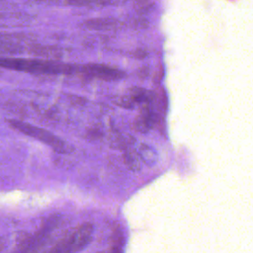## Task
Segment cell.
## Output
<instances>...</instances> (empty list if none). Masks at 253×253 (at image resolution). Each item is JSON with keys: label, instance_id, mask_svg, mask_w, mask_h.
I'll return each mask as SVG.
<instances>
[{"label": "cell", "instance_id": "obj_1", "mask_svg": "<svg viewBox=\"0 0 253 253\" xmlns=\"http://www.w3.org/2000/svg\"><path fill=\"white\" fill-rule=\"evenodd\" d=\"M0 67L33 74L72 75L79 74L80 65L41 58L0 57Z\"/></svg>", "mask_w": 253, "mask_h": 253}, {"label": "cell", "instance_id": "obj_2", "mask_svg": "<svg viewBox=\"0 0 253 253\" xmlns=\"http://www.w3.org/2000/svg\"><path fill=\"white\" fill-rule=\"evenodd\" d=\"M93 225L82 223L66 231L53 245L42 253H77L85 248L92 239Z\"/></svg>", "mask_w": 253, "mask_h": 253}, {"label": "cell", "instance_id": "obj_3", "mask_svg": "<svg viewBox=\"0 0 253 253\" xmlns=\"http://www.w3.org/2000/svg\"><path fill=\"white\" fill-rule=\"evenodd\" d=\"M59 223L57 216H51L45 220L42 227L34 234L24 238L19 245L10 253H40L50 239L52 232Z\"/></svg>", "mask_w": 253, "mask_h": 253}, {"label": "cell", "instance_id": "obj_4", "mask_svg": "<svg viewBox=\"0 0 253 253\" xmlns=\"http://www.w3.org/2000/svg\"><path fill=\"white\" fill-rule=\"evenodd\" d=\"M8 124L14 129H17L20 132H22L30 137H34V138L49 145L53 150H55L57 152L65 153V152L69 151V147L64 140L60 139L58 136H56L55 134H53L52 132H50L44 128L30 125V124H27L25 122H21L18 120H9Z\"/></svg>", "mask_w": 253, "mask_h": 253}, {"label": "cell", "instance_id": "obj_5", "mask_svg": "<svg viewBox=\"0 0 253 253\" xmlns=\"http://www.w3.org/2000/svg\"><path fill=\"white\" fill-rule=\"evenodd\" d=\"M79 75L86 78H96L104 81H118L125 77V72L110 65L89 63L80 65Z\"/></svg>", "mask_w": 253, "mask_h": 253}, {"label": "cell", "instance_id": "obj_6", "mask_svg": "<svg viewBox=\"0 0 253 253\" xmlns=\"http://www.w3.org/2000/svg\"><path fill=\"white\" fill-rule=\"evenodd\" d=\"M156 123V115L149 105H144L140 115L133 121V128L141 133L148 132Z\"/></svg>", "mask_w": 253, "mask_h": 253}, {"label": "cell", "instance_id": "obj_7", "mask_svg": "<svg viewBox=\"0 0 253 253\" xmlns=\"http://www.w3.org/2000/svg\"><path fill=\"white\" fill-rule=\"evenodd\" d=\"M84 25L95 31H116L122 28L123 23L115 18H95L87 20Z\"/></svg>", "mask_w": 253, "mask_h": 253}, {"label": "cell", "instance_id": "obj_8", "mask_svg": "<svg viewBox=\"0 0 253 253\" xmlns=\"http://www.w3.org/2000/svg\"><path fill=\"white\" fill-rule=\"evenodd\" d=\"M126 94L132 99L135 105H149L154 99V94L151 91L141 87H131L127 90Z\"/></svg>", "mask_w": 253, "mask_h": 253}, {"label": "cell", "instance_id": "obj_9", "mask_svg": "<svg viewBox=\"0 0 253 253\" xmlns=\"http://www.w3.org/2000/svg\"><path fill=\"white\" fill-rule=\"evenodd\" d=\"M123 158H124V162L126 164V166L133 172H137L141 169L142 166V162L139 158V155L136 151V149L131 147H127L126 149H124V153H123Z\"/></svg>", "mask_w": 253, "mask_h": 253}, {"label": "cell", "instance_id": "obj_10", "mask_svg": "<svg viewBox=\"0 0 253 253\" xmlns=\"http://www.w3.org/2000/svg\"><path fill=\"white\" fill-rule=\"evenodd\" d=\"M136 151H137V153L139 155V158H140L142 163L146 164L149 167L156 164L157 159H158V155H157L156 151L151 146H149L147 144H144V143H140L137 146Z\"/></svg>", "mask_w": 253, "mask_h": 253}, {"label": "cell", "instance_id": "obj_11", "mask_svg": "<svg viewBox=\"0 0 253 253\" xmlns=\"http://www.w3.org/2000/svg\"><path fill=\"white\" fill-rule=\"evenodd\" d=\"M15 40H17L16 36L0 34V49L11 50V48L17 46Z\"/></svg>", "mask_w": 253, "mask_h": 253}, {"label": "cell", "instance_id": "obj_12", "mask_svg": "<svg viewBox=\"0 0 253 253\" xmlns=\"http://www.w3.org/2000/svg\"><path fill=\"white\" fill-rule=\"evenodd\" d=\"M70 4L75 6H93V5H106L110 0H68Z\"/></svg>", "mask_w": 253, "mask_h": 253}, {"label": "cell", "instance_id": "obj_13", "mask_svg": "<svg viewBox=\"0 0 253 253\" xmlns=\"http://www.w3.org/2000/svg\"><path fill=\"white\" fill-rule=\"evenodd\" d=\"M116 102L119 106H121L123 108H126V109H132L135 106V103L132 101V99L127 94H125V95H122V96L118 97Z\"/></svg>", "mask_w": 253, "mask_h": 253}, {"label": "cell", "instance_id": "obj_14", "mask_svg": "<svg viewBox=\"0 0 253 253\" xmlns=\"http://www.w3.org/2000/svg\"><path fill=\"white\" fill-rule=\"evenodd\" d=\"M5 246H6V240H5V238L0 237V252L4 250Z\"/></svg>", "mask_w": 253, "mask_h": 253}, {"label": "cell", "instance_id": "obj_15", "mask_svg": "<svg viewBox=\"0 0 253 253\" xmlns=\"http://www.w3.org/2000/svg\"><path fill=\"white\" fill-rule=\"evenodd\" d=\"M96 253H108L107 251H101V252H96Z\"/></svg>", "mask_w": 253, "mask_h": 253}]
</instances>
